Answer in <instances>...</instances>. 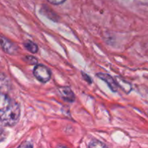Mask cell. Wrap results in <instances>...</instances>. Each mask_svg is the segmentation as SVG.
Masks as SVG:
<instances>
[{"mask_svg": "<svg viewBox=\"0 0 148 148\" xmlns=\"http://www.w3.org/2000/svg\"><path fill=\"white\" fill-rule=\"evenodd\" d=\"M1 47L3 51L10 55L16 54L19 51V47L15 43L4 36L1 38Z\"/></svg>", "mask_w": 148, "mask_h": 148, "instance_id": "3957f363", "label": "cell"}, {"mask_svg": "<svg viewBox=\"0 0 148 148\" xmlns=\"http://www.w3.org/2000/svg\"><path fill=\"white\" fill-rule=\"evenodd\" d=\"M23 46L28 51H30L32 53H37L38 51V46H37V44L30 40H25L23 43Z\"/></svg>", "mask_w": 148, "mask_h": 148, "instance_id": "ba28073f", "label": "cell"}, {"mask_svg": "<svg viewBox=\"0 0 148 148\" xmlns=\"http://www.w3.org/2000/svg\"><path fill=\"white\" fill-rule=\"evenodd\" d=\"M59 92L64 101L68 103H73L75 101V95L69 87L64 86L59 88Z\"/></svg>", "mask_w": 148, "mask_h": 148, "instance_id": "5b68a950", "label": "cell"}, {"mask_svg": "<svg viewBox=\"0 0 148 148\" xmlns=\"http://www.w3.org/2000/svg\"><path fill=\"white\" fill-rule=\"evenodd\" d=\"M115 79L116 81L118 86L120 87L123 90L124 92H125L126 93H130L131 92L132 89V87L131 84L129 83L128 82L124 80L123 78L120 77H116L115 78Z\"/></svg>", "mask_w": 148, "mask_h": 148, "instance_id": "52a82bcc", "label": "cell"}, {"mask_svg": "<svg viewBox=\"0 0 148 148\" xmlns=\"http://www.w3.org/2000/svg\"><path fill=\"white\" fill-rule=\"evenodd\" d=\"M20 147H33V145L31 144V143L30 142H25V143H23L21 145H19Z\"/></svg>", "mask_w": 148, "mask_h": 148, "instance_id": "4fadbf2b", "label": "cell"}, {"mask_svg": "<svg viewBox=\"0 0 148 148\" xmlns=\"http://www.w3.org/2000/svg\"><path fill=\"white\" fill-rule=\"evenodd\" d=\"M20 117V104L12 101L5 106L0 108L1 124L4 127H14Z\"/></svg>", "mask_w": 148, "mask_h": 148, "instance_id": "6da1fadb", "label": "cell"}, {"mask_svg": "<svg viewBox=\"0 0 148 148\" xmlns=\"http://www.w3.org/2000/svg\"><path fill=\"white\" fill-rule=\"evenodd\" d=\"M33 72L35 77L42 83H46L49 82L51 77L50 69L43 64H36L33 69Z\"/></svg>", "mask_w": 148, "mask_h": 148, "instance_id": "7a4b0ae2", "label": "cell"}, {"mask_svg": "<svg viewBox=\"0 0 148 148\" xmlns=\"http://www.w3.org/2000/svg\"><path fill=\"white\" fill-rule=\"evenodd\" d=\"M81 75H82V77H83V79H85V81H86L87 82H88L89 84H91L92 83V79H91V78L89 76H88V75H86V74H85L84 72H81Z\"/></svg>", "mask_w": 148, "mask_h": 148, "instance_id": "7c38bea8", "label": "cell"}, {"mask_svg": "<svg viewBox=\"0 0 148 148\" xmlns=\"http://www.w3.org/2000/svg\"><path fill=\"white\" fill-rule=\"evenodd\" d=\"M40 12L42 14H43L44 16L47 17L48 18L50 19V20H53V22H58L59 17L58 16V14H56L53 10H51V9L49 8L48 6L43 5L42 7V8L40 9Z\"/></svg>", "mask_w": 148, "mask_h": 148, "instance_id": "8992f818", "label": "cell"}, {"mask_svg": "<svg viewBox=\"0 0 148 148\" xmlns=\"http://www.w3.org/2000/svg\"><path fill=\"white\" fill-rule=\"evenodd\" d=\"M96 76L98 77H99L100 79L103 80L104 82H106L107 83V85H108V87L110 88V89L111 90L112 92H116L117 90H118V85H117V82L116 81L115 79L112 77L111 75H109L108 74L106 73H102V72H100L96 75Z\"/></svg>", "mask_w": 148, "mask_h": 148, "instance_id": "277c9868", "label": "cell"}, {"mask_svg": "<svg viewBox=\"0 0 148 148\" xmlns=\"http://www.w3.org/2000/svg\"><path fill=\"white\" fill-rule=\"evenodd\" d=\"M88 147H107L104 143H103L102 142H101L98 140H95V139H93V140H91L90 142L89 145H88Z\"/></svg>", "mask_w": 148, "mask_h": 148, "instance_id": "9c48e42d", "label": "cell"}, {"mask_svg": "<svg viewBox=\"0 0 148 148\" xmlns=\"http://www.w3.org/2000/svg\"><path fill=\"white\" fill-rule=\"evenodd\" d=\"M23 60L26 62L27 64L30 65H35L37 64L38 60L35 56H29V55H26L24 58H23Z\"/></svg>", "mask_w": 148, "mask_h": 148, "instance_id": "30bf717a", "label": "cell"}, {"mask_svg": "<svg viewBox=\"0 0 148 148\" xmlns=\"http://www.w3.org/2000/svg\"><path fill=\"white\" fill-rule=\"evenodd\" d=\"M49 3L52 4H54V5H58V4H61L62 3L64 2L66 0H47Z\"/></svg>", "mask_w": 148, "mask_h": 148, "instance_id": "8fae6325", "label": "cell"}]
</instances>
